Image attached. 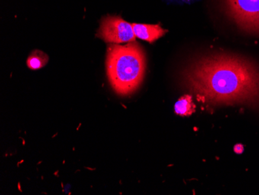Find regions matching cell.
I'll list each match as a JSON object with an SVG mask.
<instances>
[{
  "instance_id": "1",
  "label": "cell",
  "mask_w": 259,
  "mask_h": 195,
  "mask_svg": "<svg viewBox=\"0 0 259 195\" xmlns=\"http://www.w3.org/2000/svg\"><path fill=\"white\" fill-rule=\"evenodd\" d=\"M184 77L190 90L209 104L259 106V68L242 57H203L192 62Z\"/></svg>"
},
{
  "instance_id": "2",
  "label": "cell",
  "mask_w": 259,
  "mask_h": 195,
  "mask_svg": "<svg viewBox=\"0 0 259 195\" xmlns=\"http://www.w3.org/2000/svg\"><path fill=\"white\" fill-rule=\"evenodd\" d=\"M106 67L112 88L119 95L128 96L143 82L146 55L138 42L110 44L107 47Z\"/></svg>"
},
{
  "instance_id": "3",
  "label": "cell",
  "mask_w": 259,
  "mask_h": 195,
  "mask_svg": "<svg viewBox=\"0 0 259 195\" xmlns=\"http://www.w3.org/2000/svg\"><path fill=\"white\" fill-rule=\"evenodd\" d=\"M227 14L241 30L259 35V0H224Z\"/></svg>"
},
{
  "instance_id": "4",
  "label": "cell",
  "mask_w": 259,
  "mask_h": 195,
  "mask_svg": "<svg viewBox=\"0 0 259 195\" xmlns=\"http://www.w3.org/2000/svg\"><path fill=\"white\" fill-rule=\"evenodd\" d=\"M97 36L107 43L119 45L135 42L136 39L132 24L117 16L103 17Z\"/></svg>"
},
{
  "instance_id": "5",
  "label": "cell",
  "mask_w": 259,
  "mask_h": 195,
  "mask_svg": "<svg viewBox=\"0 0 259 195\" xmlns=\"http://www.w3.org/2000/svg\"><path fill=\"white\" fill-rule=\"evenodd\" d=\"M132 26L136 37L149 43L155 42L167 33V30H164L159 25L132 24Z\"/></svg>"
},
{
  "instance_id": "6",
  "label": "cell",
  "mask_w": 259,
  "mask_h": 195,
  "mask_svg": "<svg viewBox=\"0 0 259 195\" xmlns=\"http://www.w3.org/2000/svg\"><path fill=\"white\" fill-rule=\"evenodd\" d=\"M196 110V105L193 104L192 96L185 95L179 99L175 104V111L180 116L191 115Z\"/></svg>"
},
{
  "instance_id": "7",
  "label": "cell",
  "mask_w": 259,
  "mask_h": 195,
  "mask_svg": "<svg viewBox=\"0 0 259 195\" xmlns=\"http://www.w3.org/2000/svg\"><path fill=\"white\" fill-rule=\"evenodd\" d=\"M49 55L40 50H34L29 55L27 65L32 70H37L43 68L49 62Z\"/></svg>"
}]
</instances>
